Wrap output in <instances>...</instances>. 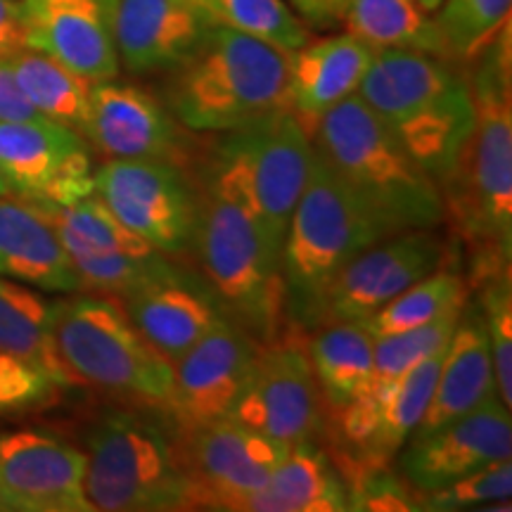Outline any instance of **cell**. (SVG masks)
Returning a JSON list of instances; mask_svg holds the SVG:
<instances>
[{
    "label": "cell",
    "mask_w": 512,
    "mask_h": 512,
    "mask_svg": "<svg viewBox=\"0 0 512 512\" xmlns=\"http://www.w3.org/2000/svg\"><path fill=\"white\" fill-rule=\"evenodd\" d=\"M190 254L230 320L261 344L280 335V252L256 207L247 128L223 133L204 157Z\"/></svg>",
    "instance_id": "6da1fadb"
},
{
    "label": "cell",
    "mask_w": 512,
    "mask_h": 512,
    "mask_svg": "<svg viewBox=\"0 0 512 512\" xmlns=\"http://www.w3.org/2000/svg\"><path fill=\"white\" fill-rule=\"evenodd\" d=\"M470 62L475 128L439 192L444 221L475 249L479 280L510 268L512 256L510 22Z\"/></svg>",
    "instance_id": "7a4b0ae2"
},
{
    "label": "cell",
    "mask_w": 512,
    "mask_h": 512,
    "mask_svg": "<svg viewBox=\"0 0 512 512\" xmlns=\"http://www.w3.org/2000/svg\"><path fill=\"white\" fill-rule=\"evenodd\" d=\"M358 95L437 185L475 128L470 79L456 60L418 50H375Z\"/></svg>",
    "instance_id": "3957f363"
},
{
    "label": "cell",
    "mask_w": 512,
    "mask_h": 512,
    "mask_svg": "<svg viewBox=\"0 0 512 512\" xmlns=\"http://www.w3.org/2000/svg\"><path fill=\"white\" fill-rule=\"evenodd\" d=\"M311 138L316 155L389 235L444 223L437 181L358 93L323 114Z\"/></svg>",
    "instance_id": "277c9868"
},
{
    "label": "cell",
    "mask_w": 512,
    "mask_h": 512,
    "mask_svg": "<svg viewBox=\"0 0 512 512\" xmlns=\"http://www.w3.org/2000/svg\"><path fill=\"white\" fill-rule=\"evenodd\" d=\"M164 105L190 133H230L290 107V53L216 24L169 72Z\"/></svg>",
    "instance_id": "5b68a950"
},
{
    "label": "cell",
    "mask_w": 512,
    "mask_h": 512,
    "mask_svg": "<svg viewBox=\"0 0 512 512\" xmlns=\"http://www.w3.org/2000/svg\"><path fill=\"white\" fill-rule=\"evenodd\" d=\"M387 235L328 164L313 157L280 252L283 316L302 332L323 325L337 275L356 254Z\"/></svg>",
    "instance_id": "8992f818"
},
{
    "label": "cell",
    "mask_w": 512,
    "mask_h": 512,
    "mask_svg": "<svg viewBox=\"0 0 512 512\" xmlns=\"http://www.w3.org/2000/svg\"><path fill=\"white\" fill-rule=\"evenodd\" d=\"M53 342L76 384L169 415L174 363L140 335L114 297L74 292L53 302Z\"/></svg>",
    "instance_id": "52a82bcc"
},
{
    "label": "cell",
    "mask_w": 512,
    "mask_h": 512,
    "mask_svg": "<svg viewBox=\"0 0 512 512\" xmlns=\"http://www.w3.org/2000/svg\"><path fill=\"white\" fill-rule=\"evenodd\" d=\"M143 411H110L88 430L83 484L93 510H192L176 427H164L155 415Z\"/></svg>",
    "instance_id": "ba28073f"
},
{
    "label": "cell",
    "mask_w": 512,
    "mask_h": 512,
    "mask_svg": "<svg viewBox=\"0 0 512 512\" xmlns=\"http://www.w3.org/2000/svg\"><path fill=\"white\" fill-rule=\"evenodd\" d=\"M93 192L128 230L157 252L188 256L197 228V183L188 166L159 159H110Z\"/></svg>",
    "instance_id": "9c48e42d"
},
{
    "label": "cell",
    "mask_w": 512,
    "mask_h": 512,
    "mask_svg": "<svg viewBox=\"0 0 512 512\" xmlns=\"http://www.w3.org/2000/svg\"><path fill=\"white\" fill-rule=\"evenodd\" d=\"M304 332L261 344L249 380L226 418L285 446L318 441L325 432V403L304 347Z\"/></svg>",
    "instance_id": "30bf717a"
},
{
    "label": "cell",
    "mask_w": 512,
    "mask_h": 512,
    "mask_svg": "<svg viewBox=\"0 0 512 512\" xmlns=\"http://www.w3.org/2000/svg\"><path fill=\"white\" fill-rule=\"evenodd\" d=\"M192 510L240 512L287 456L290 446L249 427L219 418L176 430Z\"/></svg>",
    "instance_id": "8fae6325"
},
{
    "label": "cell",
    "mask_w": 512,
    "mask_h": 512,
    "mask_svg": "<svg viewBox=\"0 0 512 512\" xmlns=\"http://www.w3.org/2000/svg\"><path fill=\"white\" fill-rule=\"evenodd\" d=\"M93 155L74 128L50 119H0V176L12 195L72 204L93 195Z\"/></svg>",
    "instance_id": "7c38bea8"
},
{
    "label": "cell",
    "mask_w": 512,
    "mask_h": 512,
    "mask_svg": "<svg viewBox=\"0 0 512 512\" xmlns=\"http://www.w3.org/2000/svg\"><path fill=\"white\" fill-rule=\"evenodd\" d=\"M157 95L117 79L91 86V112L83 138L110 159H159L188 166L192 143Z\"/></svg>",
    "instance_id": "4fadbf2b"
},
{
    "label": "cell",
    "mask_w": 512,
    "mask_h": 512,
    "mask_svg": "<svg viewBox=\"0 0 512 512\" xmlns=\"http://www.w3.org/2000/svg\"><path fill=\"white\" fill-rule=\"evenodd\" d=\"M86 453L48 432L0 437V512H93Z\"/></svg>",
    "instance_id": "5bb4252c"
},
{
    "label": "cell",
    "mask_w": 512,
    "mask_h": 512,
    "mask_svg": "<svg viewBox=\"0 0 512 512\" xmlns=\"http://www.w3.org/2000/svg\"><path fill=\"white\" fill-rule=\"evenodd\" d=\"M446 261V242L432 230H403L387 235L356 254L337 275L325 304V323H361L396 294L439 271Z\"/></svg>",
    "instance_id": "9a60e30c"
},
{
    "label": "cell",
    "mask_w": 512,
    "mask_h": 512,
    "mask_svg": "<svg viewBox=\"0 0 512 512\" xmlns=\"http://www.w3.org/2000/svg\"><path fill=\"white\" fill-rule=\"evenodd\" d=\"M261 342L228 316L174 363L169 418L176 430L226 418L252 373Z\"/></svg>",
    "instance_id": "2e32d148"
},
{
    "label": "cell",
    "mask_w": 512,
    "mask_h": 512,
    "mask_svg": "<svg viewBox=\"0 0 512 512\" xmlns=\"http://www.w3.org/2000/svg\"><path fill=\"white\" fill-rule=\"evenodd\" d=\"M396 456L399 475L413 491L439 489L496 460H510V408H505L496 396L477 411L448 422L439 430L411 437Z\"/></svg>",
    "instance_id": "e0dca14e"
},
{
    "label": "cell",
    "mask_w": 512,
    "mask_h": 512,
    "mask_svg": "<svg viewBox=\"0 0 512 512\" xmlns=\"http://www.w3.org/2000/svg\"><path fill=\"white\" fill-rule=\"evenodd\" d=\"M216 27L200 0H114L112 36L128 74H169Z\"/></svg>",
    "instance_id": "ac0fdd59"
},
{
    "label": "cell",
    "mask_w": 512,
    "mask_h": 512,
    "mask_svg": "<svg viewBox=\"0 0 512 512\" xmlns=\"http://www.w3.org/2000/svg\"><path fill=\"white\" fill-rule=\"evenodd\" d=\"M249 174L271 245L283 252L287 226L309 181L313 157L311 131L290 107L247 126Z\"/></svg>",
    "instance_id": "d6986e66"
},
{
    "label": "cell",
    "mask_w": 512,
    "mask_h": 512,
    "mask_svg": "<svg viewBox=\"0 0 512 512\" xmlns=\"http://www.w3.org/2000/svg\"><path fill=\"white\" fill-rule=\"evenodd\" d=\"M112 5L114 0H22L27 48L41 50L91 83L117 79Z\"/></svg>",
    "instance_id": "ffe728a7"
},
{
    "label": "cell",
    "mask_w": 512,
    "mask_h": 512,
    "mask_svg": "<svg viewBox=\"0 0 512 512\" xmlns=\"http://www.w3.org/2000/svg\"><path fill=\"white\" fill-rule=\"evenodd\" d=\"M117 302L140 335L169 363H176L192 344L226 318L207 280L195 273L143 287Z\"/></svg>",
    "instance_id": "44dd1931"
},
{
    "label": "cell",
    "mask_w": 512,
    "mask_h": 512,
    "mask_svg": "<svg viewBox=\"0 0 512 512\" xmlns=\"http://www.w3.org/2000/svg\"><path fill=\"white\" fill-rule=\"evenodd\" d=\"M0 275L41 292H81L79 273L53 223L34 202L0 195Z\"/></svg>",
    "instance_id": "7402d4cb"
},
{
    "label": "cell",
    "mask_w": 512,
    "mask_h": 512,
    "mask_svg": "<svg viewBox=\"0 0 512 512\" xmlns=\"http://www.w3.org/2000/svg\"><path fill=\"white\" fill-rule=\"evenodd\" d=\"M496 396L494 361H491L482 313L477 304H465L456 330L448 339L432 401L413 437L439 430L448 422L477 411Z\"/></svg>",
    "instance_id": "603a6c76"
},
{
    "label": "cell",
    "mask_w": 512,
    "mask_h": 512,
    "mask_svg": "<svg viewBox=\"0 0 512 512\" xmlns=\"http://www.w3.org/2000/svg\"><path fill=\"white\" fill-rule=\"evenodd\" d=\"M375 50L349 31L306 41L290 53V110L313 133L323 114L358 93Z\"/></svg>",
    "instance_id": "cb8c5ba5"
},
{
    "label": "cell",
    "mask_w": 512,
    "mask_h": 512,
    "mask_svg": "<svg viewBox=\"0 0 512 512\" xmlns=\"http://www.w3.org/2000/svg\"><path fill=\"white\" fill-rule=\"evenodd\" d=\"M349 494L342 472L318 441L287 451L266 484L242 503L240 512H347Z\"/></svg>",
    "instance_id": "d4e9b609"
},
{
    "label": "cell",
    "mask_w": 512,
    "mask_h": 512,
    "mask_svg": "<svg viewBox=\"0 0 512 512\" xmlns=\"http://www.w3.org/2000/svg\"><path fill=\"white\" fill-rule=\"evenodd\" d=\"M320 399L332 413L342 411L373 380V337L361 323L330 320L304 339Z\"/></svg>",
    "instance_id": "484cf974"
},
{
    "label": "cell",
    "mask_w": 512,
    "mask_h": 512,
    "mask_svg": "<svg viewBox=\"0 0 512 512\" xmlns=\"http://www.w3.org/2000/svg\"><path fill=\"white\" fill-rule=\"evenodd\" d=\"M0 354L31 363L60 387H76L53 342V302L0 275Z\"/></svg>",
    "instance_id": "4316f807"
},
{
    "label": "cell",
    "mask_w": 512,
    "mask_h": 512,
    "mask_svg": "<svg viewBox=\"0 0 512 512\" xmlns=\"http://www.w3.org/2000/svg\"><path fill=\"white\" fill-rule=\"evenodd\" d=\"M5 64L19 93L43 119L74 128L83 136L91 112V81L34 48L19 50Z\"/></svg>",
    "instance_id": "83f0119b"
},
{
    "label": "cell",
    "mask_w": 512,
    "mask_h": 512,
    "mask_svg": "<svg viewBox=\"0 0 512 512\" xmlns=\"http://www.w3.org/2000/svg\"><path fill=\"white\" fill-rule=\"evenodd\" d=\"M342 24L373 50H418L448 57L437 22L415 0H344Z\"/></svg>",
    "instance_id": "f1b7e54d"
},
{
    "label": "cell",
    "mask_w": 512,
    "mask_h": 512,
    "mask_svg": "<svg viewBox=\"0 0 512 512\" xmlns=\"http://www.w3.org/2000/svg\"><path fill=\"white\" fill-rule=\"evenodd\" d=\"M31 202V200H29ZM46 214L60 235L67 254L105 252V254H145L150 245L128 230L98 195L81 197L72 204L34 202Z\"/></svg>",
    "instance_id": "f546056e"
},
{
    "label": "cell",
    "mask_w": 512,
    "mask_h": 512,
    "mask_svg": "<svg viewBox=\"0 0 512 512\" xmlns=\"http://www.w3.org/2000/svg\"><path fill=\"white\" fill-rule=\"evenodd\" d=\"M467 304V283L456 271H434L413 283L408 290L396 294L392 302L377 309L373 316L361 320L363 330L370 337L396 335L420 325L434 323V320L456 313Z\"/></svg>",
    "instance_id": "4dcf8cb0"
},
{
    "label": "cell",
    "mask_w": 512,
    "mask_h": 512,
    "mask_svg": "<svg viewBox=\"0 0 512 512\" xmlns=\"http://www.w3.org/2000/svg\"><path fill=\"white\" fill-rule=\"evenodd\" d=\"M69 256L79 273L81 292L105 294L114 299L190 273L178 264L176 256L157 252V249H150L145 254L72 252Z\"/></svg>",
    "instance_id": "1f68e13d"
},
{
    "label": "cell",
    "mask_w": 512,
    "mask_h": 512,
    "mask_svg": "<svg viewBox=\"0 0 512 512\" xmlns=\"http://www.w3.org/2000/svg\"><path fill=\"white\" fill-rule=\"evenodd\" d=\"M221 27L242 31L271 46L294 53L311 38L304 19L287 0H200Z\"/></svg>",
    "instance_id": "d6a6232c"
},
{
    "label": "cell",
    "mask_w": 512,
    "mask_h": 512,
    "mask_svg": "<svg viewBox=\"0 0 512 512\" xmlns=\"http://www.w3.org/2000/svg\"><path fill=\"white\" fill-rule=\"evenodd\" d=\"M512 0H444L434 22L444 36L448 57L470 62L510 22Z\"/></svg>",
    "instance_id": "836d02e7"
},
{
    "label": "cell",
    "mask_w": 512,
    "mask_h": 512,
    "mask_svg": "<svg viewBox=\"0 0 512 512\" xmlns=\"http://www.w3.org/2000/svg\"><path fill=\"white\" fill-rule=\"evenodd\" d=\"M460 311L448 313V316L420 325V328L373 337V380L370 382L392 384L411 373L422 361L444 351L456 330Z\"/></svg>",
    "instance_id": "e575fe53"
},
{
    "label": "cell",
    "mask_w": 512,
    "mask_h": 512,
    "mask_svg": "<svg viewBox=\"0 0 512 512\" xmlns=\"http://www.w3.org/2000/svg\"><path fill=\"white\" fill-rule=\"evenodd\" d=\"M477 309L482 313L486 337H489L491 361H494L496 394L512 411V278L510 268L484 275L477 280Z\"/></svg>",
    "instance_id": "d590c367"
},
{
    "label": "cell",
    "mask_w": 512,
    "mask_h": 512,
    "mask_svg": "<svg viewBox=\"0 0 512 512\" xmlns=\"http://www.w3.org/2000/svg\"><path fill=\"white\" fill-rule=\"evenodd\" d=\"M415 496L420 510L427 512H458L491 503H508L512 496V463L496 460L439 489L415 491Z\"/></svg>",
    "instance_id": "8d00e7d4"
},
{
    "label": "cell",
    "mask_w": 512,
    "mask_h": 512,
    "mask_svg": "<svg viewBox=\"0 0 512 512\" xmlns=\"http://www.w3.org/2000/svg\"><path fill=\"white\" fill-rule=\"evenodd\" d=\"M347 482L349 510L354 512H420L411 484L380 467H356L342 475Z\"/></svg>",
    "instance_id": "74e56055"
},
{
    "label": "cell",
    "mask_w": 512,
    "mask_h": 512,
    "mask_svg": "<svg viewBox=\"0 0 512 512\" xmlns=\"http://www.w3.org/2000/svg\"><path fill=\"white\" fill-rule=\"evenodd\" d=\"M60 384L46 373L22 361V358L0 354V415L27 413L55 401Z\"/></svg>",
    "instance_id": "f35d334b"
},
{
    "label": "cell",
    "mask_w": 512,
    "mask_h": 512,
    "mask_svg": "<svg viewBox=\"0 0 512 512\" xmlns=\"http://www.w3.org/2000/svg\"><path fill=\"white\" fill-rule=\"evenodd\" d=\"M27 48L22 0H0V62Z\"/></svg>",
    "instance_id": "ab89813d"
},
{
    "label": "cell",
    "mask_w": 512,
    "mask_h": 512,
    "mask_svg": "<svg viewBox=\"0 0 512 512\" xmlns=\"http://www.w3.org/2000/svg\"><path fill=\"white\" fill-rule=\"evenodd\" d=\"M287 3L304 19L306 27L330 29L342 24L344 0H287Z\"/></svg>",
    "instance_id": "60d3db41"
},
{
    "label": "cell",
    "mask_w": 512,
    "mask_h": 512,
    "mask_svg": "<svg viewBox=\"0 0 512 512\" xmlns=\"http://www.w3.org/2000/svg\"><path fill=\"white\" fill-rule=\"evenodd\" d=\"M0 119H43L19 93L5 62H0Z\"/></svg>",
    "instance_id": "b9f144b4"
},
{
    "label": "cell",
    "mask_w": 512,
    "mask_h": 512,
    "mask_svg": "<svg viewBox=\"0 0 512 512\" xmlns=\"http://www.w3.org/2000/svg\"><path fill=\"white\" fill-rule=\"evenodd\" d=\"M415 3H418L425 12H430V15H434V12L439 10V5L444 3V0H415Z\"/></svg>",
    "instance_id": "7bdbcfd3"
},
{
    "label": "cell",
    "mask_w": 512,
    "mask_h": 512,
    "mask_svg": "<svg viewBox=\"0 0 512 512\" xmlns=\"http://www.w3.org/2000/svg\"><path fill=\"white\" fill-rule=\"evenodd\" d=\"M10 185L8 183H5V178L3 176H0V195H10Z\"/></svg>",
    "instance_id": "ee69618b"
}]
</instances>
